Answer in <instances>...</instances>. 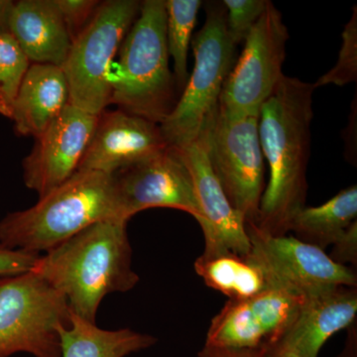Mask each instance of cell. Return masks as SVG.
Listing matches in <instances>:
<instances>
[{
	"instance_id": "6da1fadb",
	"label": "cell",
	"mask_w": 357,
	"mask_h": 357,
	"mask_svg": "<svg viewBox=\"0 0 357 357\" xmlns=\"http://www.w3.org/2000/svg\"><path fill=\"white\" fill-rule=\"evenodd\" d=\"M314 89L284 76L260 109L258 132L270 177L250 225L269 236L289 234L293 218L306 206Z\"/></svg>"
},
{
	"instance_id": "7a4b0ae2",
	"label": "cell",
	"mask_w": 357,
	"mask_h": 357,
	"mask_svg": "<svg viewBox=\"0 0 357 357\" xmlns=\"http://www.w3.org/2000/svg\"><path fill=\"white\" fill-rule=\"evenodd\" d=\"M126 227L93 223L40 256L32 271L64 296L73 314L96 324L105 296L128 292L139 282Z\"/></svg>"
},
{
	"instance_id": "3957f363",
	"label": "cell",
	"mask_w": 357,
	"mask_h": 357,
	"mask_svg": "<svg viewBox=\"0 0 357 357\" xmlns=\"http://www.w3.org/2000/svg\"><path fill=\"white\" fill-rule=\"evenodd\" d=\"M109 220L123 222L114 176L77 171L32 208L9 213L0 220V248L46 253L89 225Z\"/></svg>"
},
{
	"instance_id": "277c9868",
	"label": "cell",
	"mask_w": 357,
	"mask_h": 357,
	"mask_svg": "<svg viewBox=\"0 0 357 357\" xmlns=\"http://www.w3.org/2000/svg\"><path fill=\"white\" fill-rule=\"evenodd\" d=\"M169 58L165 0H145L110 70V103L160 126L177 103Z\"/></svg>"
},
{
	"instance_id": "5b68a950",
	"label": "cell",
	"mask_w": 357,
	"mask_h": 357,
	"mask_svg": "<svg viewBox=\"0 0 357 357\" xmlns=\"http://www.w3.org/2000/svg\"><path fill=\"white\" fill-rule=\"evenodd\" d=\"M236 48L227 31L225 7H208L206 22L192 41L191 76L172 112L160 124L169 146L181 147L201 136L218 109L223 84L234 65Z\"/></svg>"
},
{
	"instance_id": "8992f818",
	"label": "cell",
	"mask_w": 357,
	"mask_h": 357,
	"mask_svg": "<svg viewBox=\"0 0 357 357\" xmlns=\"http://www.w3.org/2000/svg\"><path fill=\"white\" fill-rule=\"evenodd\" d=\"M70 314L64 296L34 272L0 277V357H61L60 328Z\"/></svg>"
},
{
	"instance_id": "52a82bcc",
	"label": "cell",
	"mask_w": 357,
	"mask_h": 357,
	"mask_svg": "<svg viewBox=\"0 0 357 357\" xmlns=\"http://www.w3.org/2000/svg\"><path fill=\"white\" fill-rule=\"evenodd\" d=\"M136 0L100 2L88 26L70 44L62 69L70 105L100 115L110 103L109 76L112 60L140 11Z\"/></svg>"
},
{
	"instance_id": "ba28073f",
	"label": "cell",
	"mask_w": 357,
	"mask_h": 357,
	"mask_svg": "<svg viewBox=\"0 0 357 357\" xmlns=\"http://www.w3.org/2000/svg\"><path fill=\"white\" fill-rule=\"evenodd\" d=\"M259 114L231 116L220 109L201 135L213 173L246 225L255 223L265 190Z\"/></svg>"
},
{
	"instance_id": "9c48e42d",
	"label": "cell",
	"mask_w": 357,
	"mask_h": 357,
	"mask_svg": "<svg viewBox=\"0 0 357 357\" xmlns=\"http://www.w3.org/2000/svg\"><path fill=\"white\" fill-rule=\"evenodd\" d=\"M246 230L250 241L246 257L261 270L268 289L306 299L342 286L357 287L354 269L335 263L323 249L290 234L269 236L250 223Z\"/></svg>"
},
{
	"instance_id": "30bf717a",
	"label": "cell",
	"mask_w": 357,
	"mask_h": 357,
	"mask_svg": "<svg viewBox=\"0 0 357 357\" xmlns=\"http://www.w3.org/2000/svg\"><path fill=\"white\" fill-rule=\"evenodd\" d=\"M290 38L280 11L271 1L244 40L243 50L223 84L218 109L231 116L259 114L280 83Z\"/></svg>"
},
{
	"instance_id": "8fae6325",
	"label": "cell",
	"mask_w": 357,
	"mask_h": 357,
	"mask_svg": "<svg viewBox=\"0 0 357 357\" xmlns=\"http://www.w3.org/2000/svg\"><path fill=\"white\" fill-rule=\"evenodd\" d=\"M304 300L283 291L267 289L249 299L227 301L211 319L199 357L265 351L279 344Z\"/></svg>"
},
{
	"instance_id": "7c38bea8",
	"label": "cell",
	"mask_w": 357,
	"mask_h": 357,
	"mask_svg": "<svg viewBox=\"0 0 357 357\" xmlns=\"http://www.w3.org/2000/svg\"><path fill=\"white\" fill-rule=\"evenodd\" d=\"M112 176L123 222L148 208H169L185 211L203 225L191 176L176 148L167 147Z\"/></svg>"
},
{
	"instance_id": "4fadbf2b",
	"label": "cell",
	"mask_w": 357,
	"mask_h": 357,
	"mask_svg": "<svg viewBox=\"0 0 357 357\" xmlns=\"http://www.w3.org/2000/svg\"><path fill=\"white\" fill-rule=\"evenodd\" d=\"M98 115L68 105L23 161V180L42 198L69 180L79 168Z\"/></svg>"
},
{
	"instance_id": "5bb4252c",
	"label": "cell",
	"mask_w": 357,
	"mask_h": 357,
	"mask_svg": "<svg viewBox=\"0 0 357 357\" xmlns=\"http://www.w3.org/2000/svg\"><path fill=\"white\" fill-rule=\"evenodd\" d=\"M175 148V147H174ZM191 176L204 222V253L230 250L248 256L250 241L243 218L230 204L213 173L203 136L176 148Z\"/></svg>"
},
{
	"instance_id": "9a60e30c",
	"label": "cell",
	"mask_w": 357,
	"mask_h": 357,
	"mask_svg": "<svg viewBox=\"0 0 357 357\" xmlns=\"http://www.w3.org/2000/svg\"><path fill=\"white\" fill-rule=\"evenodd\" d=\"M167 147L159 124L121 109L103 110L77 171L114 175Z\"/></svg>"
},
{
	"instance_id": "2e32d148",
	"label": "cell",
	"mask_w": 357,
	"mask_h": 357,
	"mask_svg": "<svg viewBox=\"0 0 357 357\" xmlns=\"http://www.w3.org/2000/svg\"><path fill=\"white\" fill-rule=\"evenodd\" d=\"M357 287H337L303 301L281 344L301 357H318L335 333L356 324Z\"/></svg>"
},
{
	"instance_id": "e0dca14e",
	"label": "cell",
	"mask_w": 357,
	"mask_h": 357,
	"mask_svg": "<svg viewBox=\"0 0 357 357\" xmlns=\"http://www.w3.org/2000/svg\"><path fill=\"white\" fill-rule=\"evenodd\" d=\"M9 32L30 62L64 66L72 41L55 0L14 2Z\"/></svg>"
},
{
	"instance_id": "ac0fdd59",
	"label": "cell",
	"mask_w": 357,
	"mask_h": 357,
	"mask_svg": "<svg viewBox=\"0 0 357 357\" xmlns=\"http://www.w3.org/2000/svg\"><path fill=\"white\" fill-rule=\"evenodd\" d=\"M69 103V86L62 68L30 65L14 100L10 119L16 132L37 138Z\"/></svg>"
},
{
	"instance_id": "d6986e66",
	"label": "cell",
	"mask_w": 357,
	"mask_h": 357,
	"mask_svg": "<svg viewBox=\"0 0 357 357\" xmlns=\"http://www.w3.org/2000/svg\"><path fill=\"white\" fill-rule=\"evenodd\" d=\"M60 342L61 357H126L152 347L156 338L130 328L103 330L72 312L70 326L60 328Z\"/></svg>"
},
{
	"instance_id": "ffe728a7",
	"label": "cell",
	"mask_w": 357,
	"mask_h": 357,
	"mask_svg": "<svg viewBox=\"0 0 357 357\" xmlns=\"http://www.w3.org/2000/svg\"><path fill=\"white\" fill-rule=\"evenodd\" d=\"M357 187L351 185L319 206H305L293 218L289 234L325 250L356 222Z\"/></svg>"
},
{
	"instance_id": "44dd1931",
	"label": "cell",
	"mask_w": 357,
	"mask_h": 357,
	"mask_svg": "<svg viewBox=\"0 0 357 357\" xmlns=\"http://www.w3.org/2000/svg\"><path fill=\"white\" fill-rule=\"evenodd\" d=\"M194 267L208 287L222 293L230 301L249 299L268 289L259 267L246 256L232 251L204 252L197 258Z\"/></svg>"
},
{
	"instance_id": "7402d4cb",
	"label": "cell",
	"mask_w": 357,
	"mask_h": 357,
	"mask_svg": "<svg viewBox=\"0 0 357 357\" xmlns=\"http://www.w3.org/2000/svg\"><path fill=\"white\" fill-rule=\"evenodd\" d=\"M202 3L201 0L165 1L167 48L173 60L176 84L183 89L189 77L188 53Z\"/></svg>"
},
{
	"instance_id": "603a6c76",
	"label": "cell",
	"mask_w": 357,
	"mask_h": 357,
	"mask_svg": "<svg viewBox=\"0 0 357 357\" xmlns=\"http://www.w3.org/2000/svg\"><path fill=\"white\" fill-rule=\"evenodd\" d=\"M30 61L10 33L0 34V114L10 119Z\"/></svg>"
},
{
	"instance_id": "cb8c5ba5",
	"label": "cell",
	"mask_w": 357,
	"mask_h": 357,
	"mask_svg": "<svg viewBox=\"0 0 357 357\" xmlns=\"http://www.w3.org/2000/svg\"><path fill=\"white\" fill-rule=\"evenodd\" d=\"M357 79V7H354L351 20L344 26L342 44L337 64L332 70L319 77L314 84V89L328 84L344 86L354 83Z\"/></svg>"
},
{
	"instance_id": "d4e9b609",
	"label": "cell",
	"mask_w": 357,
	"mask_h": 357,
	"mask_svg": "<svg viewBox=\"0 0 357 357\" xmlns=\"http://www.w3.org/2000/svg\"><path fill=\"white\" fill-rule=\"evenodd\" d=\"M268 0H223L227 31L234 44L243 43L268 6Z\"/></svg>"
},
{
	"instance_id": "484cf974",
	"label": "cell",
	"mask_w": 357,
	"mask_h": 357,
	"mask_svg": "<svg viewBox=\"0 0 357 357\" xmlns=\"http://www.w3.org/2000/svg\"><path fill=\"white\" fill-rule=\"evenodd\" d=\"M70 41L81 34L95 15L100 2L96 0H55Z\"/></svg>"
},
{
	"instance_id": "4316f807",
	"label": "cell",
	"mask_w": 357,
	"mask_h": 357,
	"mask_svg": "<svg viewBox=\"0 0 357 357\" xmlns=\"http://www.w3.org/2000/svg\"><path fill=\"white\" fill-rule=\"evenodd\" d=\"M40 255L0 248V277L14 276L32 271Z\"/></svg>"
},
{
	"instance_id": "83f0119b",
	"label": "cell",
	"mask_w": 357,
	"mask_h": 357,
	"mask_svg": "<svg viewBox=\"0 0 357 357\" xmlns=\"http://www.w3.org/2000/svg\"><path fill=\"white\" fill-rule=\"evenodd\" d=\"M338 264L357 265V220L352 223L342 236L333 244V250L328 255ZM349 267V266H347Z\"/></svg>"
},
{
	"instance_id": "f1b7e54d",
	"label": "cell",
	"mask_w": 357,
	"mask_h": 357,
	"mask_svg": "<svg viewBox=\"0 0 357 357\" xmlns=\"http://www.w3.org/2000/svg\"><path fill=\"white\" fill-rule=\"evenodd\" d=\"M14 1L0 0V34L9 32V21L13 11Z\"/></svg>"
},
{
	"instance_id": "f546056e",
	"label": "cell",
	"mask_w": 357,
	"mask_h": 357,
	"mask_svg": "<svg viewBox=\"0 0 357 357\" xmlns=\"http://www.w3.org/2000/svg\"><path fill=\"white\" fill-rule=\"evenodd\" d=\"M264 357H301L293 351L292 349H289L285 344H279L271 345L265 349Z\"/></svg>"
},
{
	"instance_id": "4dcf8cb0",
	"label": "cell",
	"mask_w": 357,
	"mask_h": 357,
	"mask_svg": "<svg viewBox=\"0 0 357 357\" xmlns=\"http://www.w3.org/2000/svg\"><path fill=\"white\" fill-rule=\"evenodd\" d=\"M354 325L351 326L352 337H349V342H347V349H344V354H342L340 357H354V354H356V328H354Z\"/></svg>"
},
{
	"instance_id": "1f68e13d",
	"label": "cell",
	"mask_w": 357,
	"mask_h": 357,
	"mask_svg": "<svg viewBox=\"0 0 357 357\" xmlns=\"http://www.w3.org/2000/svg\"><path fill=\"white\" fill-rule=\"evenodd\" d=\"M265 351H245L231 352L220 357H264Z\"/></svg>"
}]
</instances>
